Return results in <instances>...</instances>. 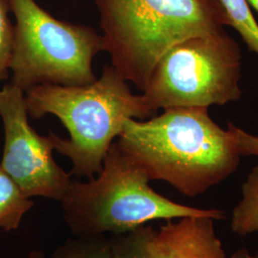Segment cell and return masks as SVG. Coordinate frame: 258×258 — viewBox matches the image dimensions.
I'll return each instance as SVG.
<instances>
[{"label": "cell", "instance_id": "cell-1", "mask_svg": "<svg viewBox=\"0 0 258 258\" xmlns=\"http://www.w3.org/2000/svg\"><path fill=\"white\" fill-rule=\"evenodd\" d=\"M117 143L150 181H165L189 198L229 179L242 157L231 131L204 107L166 109L143 121L130 119Z\"/></svg>", "mask_w": 258, "mask_h": 258}, {"label": "cell", "instance_id": "cell-2", "mask_svg": "<svg viewBox=\"0 0 258 258\" xmlns=\"http://www.w3.org/2000/svg\"><path fill=\"white\" fill-rule=\"evenodd\" d=\"M28 115L40 119L56 116L70 139L55 134V149L68 157L71 175L89 180L102 169L111 145L130 119L155 115L143 95H134L128 82L111 65L104 66L99 79L83 86L39 84L25 92Z\"/></svg>", "mask_w": 258, "mask_h": 258}, {"label": "cell", "instance_id": "cell-3", "mask_svg": "<svg viewBox=\"0 0 258 258\" xmlns=\"http://www.w3.org/2000/svg\"><path fill=\"white\" fill-rule=\"evenodd\" d=\"M95 1L111 65L142 91L169 49L189 37L231 26L219 0Z\"/></svg>", "mask_w": 258, "mask_h": 258}, {"label": "cell", "instance_id": "cell-4", "mask_svg": "<svg viewBox=\"0 0 258 258\" xmlns=\"http://www.w3.org/2000/svg\"><path fill=\"white\" fill-rule=\"evenodd\" d=\"M146 172L115 141L102 171L83 183L72 180L60 202L65 223L75 236L120 234L148 222L185 216L225 219L217 209H199L176 203L149 185Z\"/></svg>", "mask_w": 258, "mask_h": 258}, {"label": "cell", "instance_id": "cell-5", "mask_svg": "<svg viewBox=\"0 0 258 258\" xmlns=\"http://www.w3.org/2000/svg\"><path fill=\"white\" fill-rule=\"evenodd\" d=\"M14 14L12 83L24 93L39 84L83 86L97 80L94 56L104 51L93 28L55 19L36 0H8Z\"/></svg>", "mask_w": 258, "mask_h": 258}, {"label": "cell", "instance_id": "cell-6", "mask_svg": "<svg viewBox=\"0 0 258 258\" xmlns=\"http://www.w3.org/2000/svg\"><path fill=\"white\" fill-rule=\"evenodd\" d=\"M242 55L226 31L189 37L163 55L143 97L154 111L225 105L238 101Z\"/></svg>", "mask_w": 258, "mask_h": 258}, {"label": "cell", "instance_id": "cell-7", "mask_svg": "<svg viewBox=\"0 0 258 258\" xmlns=\"http://www.w3.org/2000/svg\"><path fill=\"white\" fill-rule=\"evenodd\" d=\"M0 117L5 135L0 168L29 198L61 202L72 180L53 158L55 134L40 136L31 126L25 93L12 83L0 90Z\"/></svg>", "mask_w": 258, "mask_h": 258}, {"label": "cell", "instance_id": "cell-8", "mask_svg": "<svg viewBox=\"0 0 258 258\" xmlns=\"http://www.w3.org/2000/svg\"><path fill=\"white\" fill-rule=\"evenodd\" d=\"M166 220L150 242V258H227L215 220L185 216Z\"/></svg>", "mask_w": 258, "mask_h": 258}, {"label": "cell", "instance_id": "cell-9", "mask_svg": "<svg viewBox=\"0 0 258 258\" xmlns=\"http://www.w3.org/2000/svg\"><path fill=\"white\" fill-rule=\"evenodd\" d=\"M231 230L238 236L258 231V164L241 187V198L231 212Z\"/></svg>", "mask_w": 258, "mask_h": 258}, {"label": "cell", "instance_id": "cell-10", "mask_svg": "<svg viewBox=\"0 0 258 258\" xmlns=\"http://www.w3.org/2000/svg\"><path fill=\"white\" fill-rule=\"evenodd\" d=\"M33 206L34 202L0 168V229L17 230L22 217Z\"/></svg>", "mask_w": 258, "mask_h": 258}, {"label": "cell", "instance_id": "cell-11", "mask_svg": "<svg viewBox=\"0 0 258 258\" xmlns=\"http://www.w3.org/2000/svg\"><path fill=\"white\" fill-rule=\"evenodd\" d=\"M155 230L143 225L132 231L111 234L109 238L114 258H150V242Z\"/></svg>", "mask_w": 258, "mask_h": 258}, {"label": "cell", "instance_id": "cell-12", "mask_svg": "<svg viewBox=\"0 0 258 258\" xmlns=\"http://www.w3.org/2000/svg\"><path fill=\"white\" fill-rule=\"evenodd\" d=\"M53 258H114L109 238L104 234L75 236L57 247Z\"/></svg>", "mask_w": 258, "mask_h": 258}, {"label": "cell", "instance_id": "cell-13", "mask_svg": "<svg viewBox=\"0 0 258 258\" xmlns=\"http://www.w3.org/2000/svg\"><path fill=\"white\" fill-rule=\"evenodd\" d=\"M228 15L231 27L236 30L249 51L258 55V24L246 0H219Z\"/></svg>", "mask_w": 258, "mask_h": 258}, {"label": "cell", "instance_id": "cell-14", "mask_svg": "<svg viewBox=\"0 0 258 258\" xmlns=\"http://www.w3.org/2000/svg\"><path fill=\"white\" fill-rule=\"evenodd\" d=\"M9 12L8 0H0V82L9 78L14 48V25Z\"/></svg>", "mask_w": 258, "mask_h": 258}, {"label": "cell", "instance_id": "cell-15", "mask_svg": "<svg viewBox=\"0 0 258 258\" xmlns=\"http://www.w3.org/2000/svg\"><path fill=\"white\" fill-rule=\"evenodd\" d=\"M228 129L235 141L241 156H258V136L229 123Z\"/></svg>", "mask_w": 258, "mask_h": 258}, {"label": "cell", "instance_id": "cell-16", "mask_svg": "<svg viewBox=\"0 0 258 258\" xmlns=\"http://www.w3.org/2000/svg\"><path fill=\"white\" fill-rule=\"evenodd\" d=\"M230 258H258V250L255 253H250L246 248L235 250Z\"/></svg>", "mask_w": 258, "mask_h": 258}, {"label": "cell", "instance_id": "cell-17", "mask_svg": "<svg viewBox=\"0 0 258 258\" xmlns=\"http://www.w3.org/2000/svg\"><path fill=\"white\" fill-rule=\"evenodd\" d=\"M27 258H44V252L39 250H34L29 253Z\"/></svg>", "mask_w": 258, "mask_h": 258}, {"label": "cell", "instance_id": "cell-18", "mask_svg": "<svg viewBox=\"0 0 258 258\" xmlns=\"http://www.w3.org/2000/svg\"><path fill=\"white\" fill-rule=\"evenodd\" d=\"M249 7H252L258 13V0H246Z\"/></svg>", "mask_w": 258, "mask_h": 258}]
</instances>
